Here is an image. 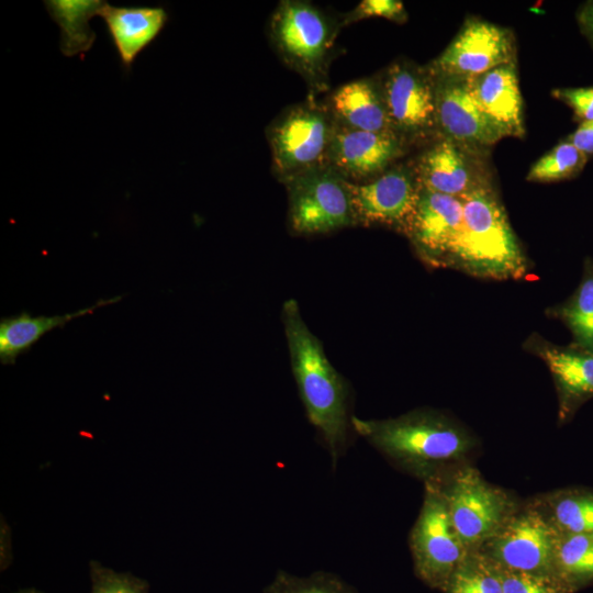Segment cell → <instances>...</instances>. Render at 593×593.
Returning <instances> with one entry per match:
<instances>
[{"label": "cell", "instance_id": "cell-1", "mask_svg": "<svg viewBox=\"0 0 593 593\" xmlns=\"http://www.w3.org/2000/svg\"><path fill=\"white\" fill-rule=\"evenodd\" d=\"M351 426L391 463L424 483L468 465L477 447L470 430L434 410H414L385 419L353 415Z\"/></svg>", "mask_w": 593, "mask_h": 593}, {"label": "cell", "instance_id": "cell-2", "mask_svg": "<svg viewBox=\"0 0 593 593\" xmlns=\"http://www.w3.org/2000/svg\"><path fill=\"white\" fill-rule=\"evenodd\" d=\"M281 316L293 377L307 419L336 467L354 432L347 384L327 359L320 339L307 327L294 299L283 303Z\"/></svg>", "mask_w": 593, "mask_h": 593}, {"label": "cell", "instance_id": "cell-3", "mask_svg": "<svg viewBox=\"0 0 593 593\" xmlns=\"http://www.w3.org/2000/svg\"><path fill=\"white\" fill-rule=\"evenodd\" d=\"M461 200V226L447 268L480 279H523L528 259L492 186Z\"/></svg>", "mask_w": 593, "mask_h": 593}, {"label": "cell", "instance_id": "cell-4", "mask_svg": "<svg viewBox=\"0 0 593 593\" xmlns=\"http://www.w3.org/2000/svg\"><path fill=\"white\" fill-rule=\"evenodd\" d=\"M342 29L339 14L306 0H281L270 16V44L281 61L302 77L309 96L329 90V66Z\"/></svg>", "mask_w": 593, "mask_h": 593}, {"label": "cell", "instance_id": "cell-5", "mask_svg": "<svg viewBox=\"0 0 593 593\" xmlns=\"http://www.w3.org/2000/svg\"><path fill=\"white\" fill-rule=\"evenodd\" d=\"M335 123L323 101L306 100L286 108L267 127L271 170L278 181L327 166Z\"/></svg>", "mask_w": 593, "mask_h": 593}, {"label": "cell", "instance_id": "cell-6", "mask_svg": "<svg viewBox=\"0 0 593 593\" xmlns=\"http://www.w3.org/2000/svg\"><path fill=\"white\" fill-rule=\"evenodd\" d=\"M429 483L440 490L454 527L470 551L478 550L519 507L508 492L489 483L470 465Z\"/></svg>", "mask_w": 593, "mask_h": 593}, {"label": "cell", "instance_id": "cell-7", "mask_svg": "<svg viewBox=\"0 0 593 593\" xmlns=\"http://www.w3.org/2000/svg\"><path fill=\"white\" fill-rule=\"evenodd\" d=\"M288 225L295 235L329 234L357 226L348 182L325 166L283 182Z\"/></svg>", "mask_w": 593, "mask_h": 593}, {"label": "cell", "instance_id": "cell-8", "mask_svg": "<svg viewBox=\"0 0 593 593\" xmlns=\"http://www.w3.org/2000/svg\"><path fill=\"white\" fill-rule=\"evenodd\" d=\"M559 534L539 503L528 504L519 506L478 551L501 569L556 578Z\"/></svg>", "mask_w": 593, "mask_h": 593}, {"label": "cell", "instance_id": "cell-9", "mask_svg": "<svg viewBox=\"0 0 593 593\" xmlns=\"http://www.w3.org/2000/svg\"><path fill=\"white\" fill-rule=\"evenodd\" d=\"M410 549L416 577L439 591L470 552L454 527L445 497L434 483H425L423 504L410 534Z\"/></svg>", "mask_w": 593, "mask_h": 593}, {"label": "cell", "instance_id": "cell-10", "mask_svg": "<svg viewBox=\"0 0 593 593\" xmlns=\"http://www.w3.org/2000/svg\"><path fill=\"white\" fill-rule=\"evenodd\" d=\"M378 75L396 136L410 147L437 137L434 83L427 68L398 59Z\"/></svg>", "mask_w": 593, "mask_h": 593}, {"label": "cell", "instance_id": "cell-11", "mask_svg": "<svg viewBox=\"0 0 593 593\" xmlns=\"http://www.w3.org/2000/svg\"><path fill=\"white\" fill-rule=\"evenodd\" d=\"M348 187L357 226H381L406 236L422 189L411 161Z\"/></svg>", "mask_w": 593, "mask_h": 593}, {"label": "cell", "instance_id": "cell-12", "mask_svg": "<svg viewBox=\"0 0 593 593\" xmlns=\"http://www.w3.org/2000/svg\"><path fill=\"white\" fill-rule=\"evenodd\" d=\"M510 63H515L511 31L472 18L465 22L444 52L425 67L433 75L474 78Z\"/></svg>", "mask_w": 593, "mask_h": 593}, {"label": "cell", "instance_id": "cell-13", "mask_svg": "<svg viewBox=\"0 0 593 593\" xmlns=\"http://www.w3.org/2000/svg\"><path fill=\"white\" fill-rule=\"evenodd\" d=\"M430 76L438 137L474 150L491 146L506 136L477 104L469 78L433 74Z\"/></svg>", "mask_w": 593, "mask_h": 593}, {"label": "cell", "instance_id": "cell-14", "mask_svg": "<svg viewBox=\"0 0 593 593\" xmlns=\"http://www.w3.org/2000/svg\"><path fill=\"white\" fill-rule=\"evenodd\" d=\"M409 149L410 146L394 134L335 125L327 167L349 183H365L399 163Z\"/></svg>", "mask_w": 593, "mask_h": 593}, {"label": "cell", "instance_id": "cell-15", "mask_svg": "<svg viewBox=\"0 0 593 593\" xmlns=\"http://www.w3.org/2000/svg\"><path fill=\"white\" fill-rule=\"evenodd\" d=\"M523 348L541 359L553 379L558 402V419L564 423L589 399L593 398V353L573 343L558 345L532 333Z\"/></svg>", "mask_w": 593, "mask_h": 593}, {"label": "cell", "instance_id": "cell-16", "mask_svg": "<svg viewBox=\"0 0 593 593\" xmlns=\"http://www.w3.org/2000/svg\"><path fill=\"white\" fill-rule=\"evenodd\" d=\"M461 221V199L422 188L406 237L424 264L447 268Z\"/></svg>", "mask_w": 593, "mask_h": 593}, {"label": "cell", "instance_id": "cell-17", "mask_svg": "<svg viewBox=\"0 0 593 593\" xmlns=\"http://www.w3.org/2000/svg\"><path fill=\"white\" fill-rule=\"evenodd\" d=\"M472 156L473 150L438 137L411 163L421 188L463 199L491 186Z\"/></svg>", "mask_w": 593, "mask_h": 593}, {"label": "cell", "instance_id": "cell-18", "mask_svg": "<svg viewBox=\"0 0 593 593\" xmlns=\"http://www.w3.org/2000/svg\"><path fill=\"white\" fill-rule=\"evenodd\" d=\"M323 103L335 125L396 135L388 114L379 75L338 86L326 94Z\"/></svg>", "mask_w": 593, "mask_h": 593}, {"label": "cell", "instance_id": "cell-19", "mask_svg": "<svg viewBox=\"0 0 593 593\" xmlns=\"http://www.w3.org/2000/svg\"><path fill=\"white\" fill-rule=\"evenodd\" d=\"M99 16L103 19L126 71H130L137 56L158 37L168 21V13L163 7H113L107 2Z\"/></svg>", "mask_w": 593, "mask_h": 593}, {"label": "cell", "instance_id": "cell-20", "mask_svg": "<svg viewBox=\"0 0 593 593\" xmlns=\"http://www.w3.org/2000/svg\"><path fill=\"white\" fill-rule=\"evenodd\" d=\"M469 82L481 111L506 136H524L523 100L515 63L504 64L469 78Z\"/></svg>", "mask_w": 593, "mask_h": 593}, {"label": "cell", "instance_id": "cell-21", "mask_svg": "<svg viewBox=\"0 0 593 593\" xmlns=\"http://www.w3.org/2000/svg\"><path fill=\"white\" fill-rule=\"evenodd\" d=\"M122 296L99 300L89 307L63 315H38L23 311L16 315L0 320V361L2 365H14L16 358L29 351L46 333L54 328H63L71 320L92 314L100 306L120 301Z\"/></svg>", "mask_w": 593, "mask_h": 593}, {"label": "cell", "instance_id": "cell-22", "mask_svg": "<svg viewBox=\"0 0 593 593\" xmlns=\"http://www.w3.org/2000/svg\"><path fill=\"white\" fill-rule=\"evenodd\" d=\"M45 8L60 29V52L67 56H79L88 52L96 41L89 21L99 15L105 1L100 0H48Z\"/></svg>", "mask_w": 593, "mask_h": 593}, {"label": "cell", "instance_id": "cell-23", "mask_svg": "<svg viewBox=\"0 0 593 593\" xmlns=\"http://www.w3.org/2000/svg\"><path fill=\"white\" fill-rule=\"evenodd\" d=\"M571 333L573 344L593 353V258L588 257L579 286L563 302L546 310Z\"/></svg>", "mask_w": 593, "mask_h": 593}, {"label": "cell", "instance_id": "cell-24", "mask_svg": "<svg viewBox=\"0 0 593 593\" xmlns=\"http://www.w3.org/2000/svg\"><path fill=\"white\" fill-rule=\"evenodd\" d=\"M555 574L571 593L593 583V534H559Z\"/></svg>", "mask_w": 593, "mask_h": 593}, {"label": "cell", "instance_id": "cell-25", "mask_svg": "<svg viewBox=\"0 0 593 593\" xmlns=\"http://www.w3.org/2000/svg\"><path fill=\"white\" fill-rule=\"evenodd\" d=\"M539 504L560 533L593 534V492L564 491Z\"/></svg>", "mask_w": 593, "mask_h": 593}, {"label": "cell", "instance_id": "cell-26", "mask_svg": "<svg viewBox=\"0 0 593 593\" xmlns=\"http://www.w3.org/2000/svg\"><path fill=\"white\" fill-rule=\"evenodd\" d=\"M444 593H503L497 567L478 550L470 551L447 581Z\"/></svg>", "mask_w": 593, "mask_h": 593}, {"label": "cell", "instance_id": "cell-27", "mask_svg": "<svg viewBox=\"0 0 593 593\" xmlns=\"http://www.w3.org/2000/svg\"><path fill=\"white\" fill-rule=\"evenodd\" d=\"M589 157L564 139L541 156L529 169L526 179L533 182H555L577 177Z\"/></svg>", "mask_w": 593, "mask_h": 593}, {"label": "cell", "instance_id": "cell-28", "mask_svg": "<svg viewBox=\"0 0 593 593\" xmlns=\"http://www.w3.org/2000/svg\"><path fill=\"white\" fill-rule=\"evenodd\" d=\"M265 593H358L356 589L334 573L317 571L300 578L278 571Z\"/></svg>", "mask_w": 593, "mask_h": 593}, {"label": "cell", "instance_id": "cell-29", "mask_svg": "<svg viewBox=\"0 0 593 593\" xmlns=\"http://www.w3.org/2000/svg\"><path fill=\"white\" fill-rule=\"evenodd\" d=\"M90 593H149L146 580L130 572H116L98 561H90Z\"/></svg>", "mask_w": 593, "mask_h": 593}, {"label": "cell", "instance_id": "cell-30", "mask_svg": "<svg viewBox=\"0 0 593 593\" xmlns=\"http://www.w3.org/2000/svg\"><path fill=\"white\" fill-rule=\"evenodd\" d=\"M497 570L503 593H571L553 577L511 571L499 567Z\"/></svg>", "mask_w": 593, "mask_h": 593}, {"label": "cell", "instance_id": "cell-31", "mask_svg": "<svg viewBox=\"0 0 593 593\" xmlns=\"http://www.w3.org/2000/svg\"><path fill=\"white\" fill-rule=\"evenodd\" d=\"M339 18L343 27L369 18H383L402 24L407 20V12L400 0H362Z\"/></svg>", "mask_w": 593, "mask_h": 593}, {"label": "cell", "instance_id": "cell-32", "mask_svg": "<svg viewBox=\"0 0 593 593\" xmlns=\"http://www.w3.org/2000/svg\"><path fill=\"white\" fill-rule=\"evenodd\" d=\"M551 94L566 103L580 123L593 120V87L559 88Z\"/></svg>", "mask_w": 593, "mask_h": 593}, {"label": "cell", "instance_id": "cell-33", "mask_svg": "<svg viewBox=\"0 0 593 593\" xmlns=\"http://www.w3.org/2000/svg\"><path fill=\"white\" fill-rule=\"evenodd\" d=\"M588 157L593 155V120L580 123L567 138Z\"/></svg>", "mask_w": 593, "mask_h": 593}, {"label": "cell", "instance_id": "cell-34", "mask_svg": "<svg viewBox=\"0 0 593 593\" xmlns=\"http://www.w3.org/2000/svg\"><path fill=\"white\" fill-rule=\"evenodd\" d=\"M577 20L582 34L593 46V0L580 7Z\"/></svg>", "mask_w": 593, "mask_h": 593}, {"label": "cell", "instance_id": "cell-35", "mask_svg": "<svg viewBox=\"0 0 593 593\" xmlns=\"http://www.w3.org/2000/svg\"><path fill=\"white\" fill-rule=\"evenodd\" d=\"M15 593H44V592L38 591L36 589H24V590H20L18 592H15Z\"/></svg>", "mask_w": 593, "mask_h": 593}]
</instances>
